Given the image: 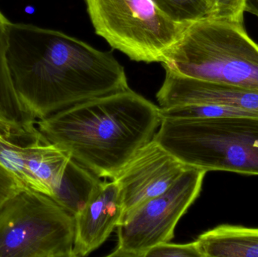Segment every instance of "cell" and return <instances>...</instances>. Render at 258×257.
<instances>
[{
	"label": "cell",
	"instance_id": "10",
	"mask_svg": "<svg viewBox=\"0 0 258 257\" xmlns=\"http://www.w3.org/2000/svg\"><path fill=\"white\" fill-rule=\"evenodd\" d=\"M165 71V79L156 94V99L162 108L189 104H211L258 114V92L256 91L189 78L168 69Z\"/></svg>",
	"mask_w": 258,
	"mask_h": 257
},
{
	"label": "cell",
	"instance_id": "18",
	"mask_svg": "<svg viewBox=\"0 0 258 257\" xmlns=\"http://www.w3.org/2000/svg\"><path fill=\"white\" fill-rule=\"evenodd\" d=\"M244 4L245 0H211L209 17L243 22Z\"/></svg>",
	"mask_w": 258,
	"mask_h": 257
},
{
	"label": "cell",
	"instance_id": "7",
	"mask_svg": "<svg viewBox=\"0 0 258 257\" xmlns=\"http://www.w3.org/2000/svg\"><path fill=\"white\" fill-rule=\"evenodd\" d=\"M207 172L190 167L165 193L138 207L118 226L110 257H144L154 246L170 242L180 219L200 196Z\"/></svg>",
	"mask_w": 258,
	"mask_h": 257
},
{
	"label": "cell",
	"instance_id": "6",
	"mask_svg": "<svg viewBox=\"0 0 258 257\" xmlns=\"http://www.w3.org/2000/svg\"><path fill=\"white\" fill-rule=\"evenodd\" d=\"M75 219L50 196L23 190L0 209V257H74Z\"/></svg>",
	"mask_w": 258,
	"mask_h": 257
},
{
	"label": "cell",
	"instance_id": "12",
	"mask_svg": "<svg viewBox=\"0 0 258 257\" xmlns=\"http://www.w3.org/2000/svg\"><path fill=\"white\" fill-rule=\"evenodd\" d=\"M11 21L0 10V134L13 142L26 143L42 138L37 119L18 95L8 63Z\"/></svg>",
	"mask_w": 258,
	"mask_h": 257
},
{
	"label": "cell",
	"instance_id": "5",
	"mask_svg": "<svg viewBox=\"0 0 258 257\" xmlns=\"http://www.w3.org/2000/svg\"><path fill=\"white\" fill-rule=\"evenodd\" d=\"M95 33L131 60L162 63L188 24L174 21L153 0H85Z\"/></svg>",
	"mask_w": 258,
	"mask_h": 257
},
{
	"label": "cell",
	"instance_id": "14",
	"mask_svg": "<svg viewBox=\"0 0 258 257\" xmlns=\"http://www.w3.org/2000/svg\"><path fill=\"white\" fill-rule=\"evenodd\" d=\"M99 177L71 158L59 187L51 197L71 215L77 216L101 188Z\"/></svg>",
	"mask_w": 258,
	"mask_h": 257
},
{
	"label": "cell",
	"instance_id": "3",
	"mask_svg": "<svg viewBox=\"0 0 258 257\" xmlns=\"http://www.w3.org/2000/svg\"><path fill=\"white\" fill-rule=\"evenodd\" d=\"M162 64L183 76L258 92V45L243 22L208 17L190 23Z\"/></svg>",
	"mask_w": 258,
	"mask_h": 257
},
{
	"label": "cell",
	"instance_id": "20",
	"mask_svg": "<svg viewBox=\"0 0 258 257\" xmlns=\"http://www.w3.org/2000/svg\"><path fill=\"white\" fill-rule=\"evenodd\" d=\"M244 12L254 15L258 19V0H245Z\"/></svg>",
	"mask_w": 258,
	"mask_h": 257
},
{
	"label": "cell",
	"instance_id": "16",
	"mask_svg": "<svg viewBox=\"0 0 258 257\" xmlns=\"http://www.w3.org/2000/svg\"><path fill=\"white\" fill-rule=\"evenodd\" d=\"M158 7L177 22L189 24L209 17L211 0H153Z\"/></svg>",
	"mask_w": 258,
	"mask_h": 257
},
{
	"label": "cell",
	"instance_id": "4",
	"mask_svg": "<svg viewBox=\"0 0 258 257\" xmlns=\"http://www.w3.org/2000/svg\"><path fill=\"white\" fill-rule=\"evenodd\" d=\"M153 139L189 167L258 175V118L162 119Z\"/></svg>",
	"mask_w": 258,
	"mask_h": 257
},
{
	"label": "cell",
	"instance_id": "17",
	"mask_svg": "<svg viewBox=\"0 0 258 257\" xmlns=\"http://www.w3.org/2000/svg\"><path fill=\"white\" fill-rule=\"evenodd\" d=\"M202 257L197 241L188 244L162 243L150 248L144 257Z\"/></svg>",
	"mask_w": 258,
	"mask_h": 257
},
{
	"label": "cell",
	"instance_id": "15",
	"mask_svg": "<svg viewBox=\"0 0 258 257\" xmlns=\"http://www.w3.org/2000/svg\"><path fill=\"white\" fill-rule=\"evenodd\" d=\"M159 116L162 119H201L213 118L245 117L258 118V114L222 106L211 104H189L170 107H159Z\"/></svg>",
	"mask_w": 258,
	"mask_h": 257
},
{
	"label": "cell",
	"instance_id": "2",
	"mask_svg": "<svg viewBox=\"0 0 258 257\" xmlns=\"http://www.w3.org/2000/svg\"><path fill=\"white\" fill-rule=\"evenodd\" d=\"M159 107L130 89L94 98L39 119L45 141L100 178L113 179L160 126Z\"/></svg>",
	"mask_w": 258,
	"mask_h": 257
},
{
	"label": "cell",
	"instance_id": "19",
	"mask_svg": "<svg viewBox=\"0 0 258 257\" xmlns=\"http://www.w3.org/2000/svg\"><path fill=\"white\" fill-rule=\"evenodd\" d=\"M25 190L22 184L0 163V209L20 192Z\"/></svg>",
	"mask_w": 258,
	"mask_h": 257
},
{
	"label": "cell",
	"instance_id": "9",
	"mask_svg": "<svg viewBox=\"0 0 258 257\" xmlns=\"http://www.w3.org/2000/svg\"><path fill=\"white\" fill-rule=\"evenodd\" d=\"M71 156L43 139L16 143L0 134V163L24 189L52 197Z\"/></svg>",
	"mask_w": 258,
	"mask_h": 257
},
{
	"label": "cell",
	"instance_id": "1",
	"mask_svg": "<svg viewBox=\"0 0 258 257\" xmlns=\"http://www.w3.org/2000/svg\"><path fill=\"white\" fill-rule=\"evenodd\" d=\"M7 57L15 89L37 120L130 89L111 51L58 30L11 23Z\"/></svg>",
	"mask_w": 258,
	"mask_h": 257
},
{
	"label": "cell",
	"instance_id": "8",
	"mask_svg": "<svg viewBox=\"0 0 258 257\" xmlns=\"http://www.w3.org/2000/svg\"><path fill=\"white\" fill-rule=\"evenodd\" d=\"M189 167L154 139L142 146L112 179L122 196L121 223L138 207L166 192Z\"/></svg>",
	"mask_w": 258,
	"mask_h": 257
},
{
	"label": "cell",
	"instance_id": "11",
	"mask_svg": "<svg viewBox=\"0 0 258 257\" xmlns=\"http://www.w3.org/2000/svg\"><path fill=\"white\" fill-rule=\"evenodd\" d=\"M123 204L115 181L104 182L86 206L74 217V257L86 256L101 247L122 221Z\"/></svg>",
	"mask_w": 258,
	"mask_h": 257
},
{
	"label": "cell",
	"instance_id": "13",
	"mask_svg": "<svg viewBox=\"0 0 258 257\" xmlns=\"http://www.w3.org/2000/svg\"><path fill=\"white\" fill-rule=\"evenodd\" d=\"M202 257H258V229L224 224L197 239Z\"/></svg>",
	"mask_w": 258,
	"mask_h": 257
}]
</instances>
